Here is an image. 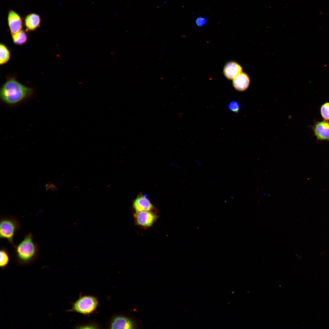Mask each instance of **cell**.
<instances>
[{"label": "cell", "mask_w": 329, "mask_h": 329, "mask_svg": "<svg viewBox=\"0 0 329 329\" xmlns=\"http://www.w3.org/2000/svg\"><path fill=\"white\" fill-rule=\"evenodd\" d=\"M33 89L26 86L15 78H9L0 90V99L4 104L13 107L29 100L34 94Z\"/></svg>", "instance_id": "obj_1"}, {"label": "cell", "mask_w": 329, "mask_h": 329, "mask_svg": "<svg viewBox=\"0 0 329 329\" xmlns=\"http://www.w3.org/2000/svg\"><path fill=\"white\" fill-rule=\"evenodd\" d=\"M14 247L15 259L18 263L22 265L34 261L39 252L38 246L33 241V235L31 232L25 235L23 240Z\"/></svg>", "instance_id": "obj_2"}, {"label": "cell", "mask_w": 329, "mask_h": 329, "mask_svg": "<svg viewBox=\"0 0 329 329\" xmlns=\"http://www.w3.org/2000/svg\"><path fill=\"white\" fill-rule=\"evenodd\" d=\"M72 308L67 312H74L88 315L93 314L99 305L97 299L90 295H80L79 298L72 304Z\"/></svg>", "instance_id": "obj_3"}, {"label": "cell", "mask_w": 329, "mask_h": 329, "mask_svg": "<svg viewBox=\"0 0 329 329\" xmlns=\"http://www.w3.org/2000/svg\"><path fill=\"white\" fill-rule=\"evenodd\" d=\"M19 221L14 217L2 216L0 219V238L5 239L14 247L13 238L20 229Z\"/></svg>", "instance_id": "obj_4"}, {"label": "cell", "mask_w": 329, "mask_h": 329, "mask_svg": "<svg viewBox=\"0 0 329 329\" xmlns=\"http://www.w3.org/2000/svg\"><path fill=\"white\" fill-rule=\"evenodd\" d=\"M7 22L11 35L15 34L22 30L23 19L15 10L10 9L8 11Z\"/></svg>", "instance_id": "obj_5"}, {"label": "cell", "mask_w": 329, "mask_h": 329, "mask_svg": "<svg viewBox=\"0 0 329 329\" xmlns=\"http://www.w3.org/2000/svg\"><path fill=\"white\" fill-rule=\"evenodd\" d=\"M134 216L136 224L144 227L152 226L157 218V215L150 211L136 212Z\"/></svg>", "instance_id": "obj_6"}, {"label": "cell", "mask_w": 329, "mask_h": 329, "mask_svg": "<svg viewBox=\"0 0 329 329\" xmlns=\"http://www.w3.org/2000/svg\"><path fill=\"white\" fill-rule=\"evenodd\" d=\"M315 136L318 141H329V122L323 121L315 122L312 126Z\"/></svg>", "instance_id": "obj_7"}, {"label": "cell", "mask_w": 329, "mask_h": 329, "mask_svg": "<svg viewBox=\"0 0 329 329\" xmlns=\"http://www.w3.org/2000/svg\"><path fill=\"white\" fill-rule=\"evenodd\" d=\"M23 19V25L26 32L34 31L40 26L41 19L40 16L36 13H29Z\"/></svg>", "instance_id": "obj_8"}, {"label": "cell", "mask_w": 329, "mask_h": 329, "mask_svg": "<svg viewBox=\"0 0 329 329\" xmlns=\"http://www.w3.org/2000/svg\"><path fill=\"white\" fill-rule=\"evenodd\" d=\"M109 327L110 329H133L134 324L131 320L126 317L117 316L111 320Z\"/></svg>", "instance_id": "obj_9"}, {"label": "cell", "mask_w": 329, "mask_h": 329, "mask_svg": "<svg viewBox=\"0 0 329 329\" xmlns=\"http://www.w3.org/2000/svg\"><path fill=\"white\" fill-rule=\"evenodd\" d=\"M133 206L136 212L150 211L152 204L146 195H140L134 200Z\"/></svg>", "instance_id": "obj_10"}, {"label": "cell", "mask_w": 329, "mask_h": 329, "mask_svg": "<svg viewBox=\"0 0 329 329\" xmlns=\"http://www.w3.org/2000/svg\"><path fill=\"white\" fill-rule=\"evenodd\" d=\"M242 69L238 63L234 62L227 63L225 66L224 73L225 76L230 80L233 79L242 73Z\"/></svg>", "instance_id": "obj_11"}, {"label": "cell", "mask_w": 329, "mask_h": 329, "mask_svg": "<svg viewBox=\"0 0 329 329\" xmlns=\"http://www.w3.org/2000/svg\"><path fill=\"white\" fill-rule=\"evenodd\" d=\"M250 83L249 79L246 73H241L233 80L234 87L237 90L242 91L245 90L248 87Z\"/></svg>", "instance_id": "obj_12"}, {"label": "cell", "mask_w": 329, "mask_h": 329, "mask_svg": "<svg viewBox=\"0 0 329 329\" xmlns=\"http://www.w3.org/2000/svg\"><path fill=\"white\" fill-rule=\"evenodd\" d=\"M11 36L14 43L18 45L24 44L28 39V36L26 32L23 30L11 35Z\"/></svg>", "instance_id": "obj_13"}, {"label": "cell", "mask_w": 329, "mask_h": 329, "mask_svg": "<svg viewBox=\"0 0 329 329\" xmlns=\"http://www.w3.org/2000/svg\"><path fill=\"white\" fill-rule=\"evenodd\" d=\"M11 57L10 51L8 48L3 43L0 44V64L3 65L9 60Z\"/></svg>", "instance_id": "obj_14"}, {"label": "cell", "mask_w": 329, "mask_h": 329, "mask_svg": "<svg viewBox=\"0 0 329 329\" xmlns=\"http://www.w3.org/2000/svg\"><path fill=\"white\" fill-rule=\"evenodd\" d=\"M0 256V267L4 269L7 267L10 260L9 253L5 247H2L1 248Z\"/></svg>", "instance_id": "obj_15"}, {"label": "cell", "mask_w": 329, "mask_h": 329, "mask_svg": "<svg viewBox=\"0 0 329 329\" xmlns=\"http://www.w3.org/2000/svg\"><path fill=\"white\" fill-rule=\"evenodd\" d=\"M320 112L324 120L329 121V102H326L321 105Z\"/></svg>", "instance_id": "obj_16"}, {"label": "cell", "mask_w": 329, "mask_h": 329, "mask_svg": "<svg viewBox=\"0 0 329 329\" xmlns=\"http://www.w3.org/2000/svg\"><path fill=\"white\" fill-rule=\"evenodd\" d=\"M228 108L230 111L235 112H238L240 108L239 103L235 101H231L228 106Z\"/></svg>", "instance_id": "obj_17"}, {"label": "cell", "mask_w": 329, "mask_h": 329, "mask_svg": "<svg viewBox=\"0 0 329 329\" xmlns=\"http://www.w3.org/2000/svg\"><path fill=\"white\" fill-rule=\"evenodd\" d=\"M207 21V19L205 17L199 16L196 19L195 22L198 26L201 27L206 24Z\"/></svg>", "instance_id": "obj_18"}, {"label": "cell", "mask_w": 329, "mask_h": 329, "mask_svg": "<svg viewBox=\"0 0 329 329\" xmlns=\"http://www.w3.org/2000/svg\"><path fill=\"white\" fill-rule=\"evenodd\" d=\"M45 187L47 190L50 191H54L58 189L56 186L51 182L47 183L45 185Z\"/></svg>", "instance_id": "obj_19"}, {"label": "cell", "mask_w": 329, "mask_h": 329, "mask_svg": "<svg viewBox=\"0 0 329 329\" xmlns=\"http://www.w3.org/2000/svg\"><path fill=\"white\" fill-rule=\"evenodd\" d=\"M97 326L94 324H88L78 326V328H97Z\"/></svg>", "instance_id": "obj_20"}]
</instances>
